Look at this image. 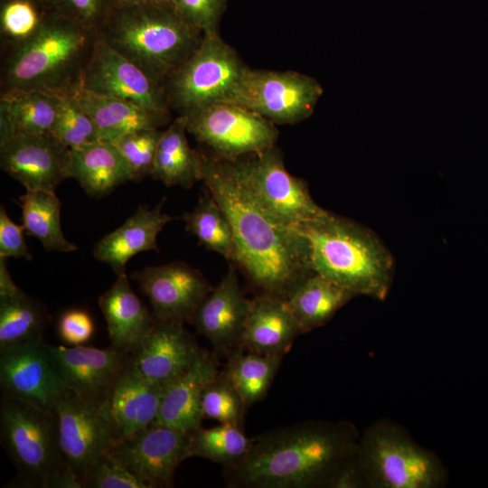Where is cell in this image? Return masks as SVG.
I'll list each match as a JSON object with an SVG mask.
<instances>
[{"label": "cell", "instance_id": "8fae6325", "mask_svg": "<svg viewBox=\"0 0 488 488\" xmlns=\"http://www.w3.org/2000/svg\"><path fill=\"white\" fill-rule=\"evenodd\" d=\"M234 163L258 201L286 224L301 227L328 212L312 198L307 183L288 173L276 145Z\"/></svg>", "mask_w": 488, "mask_h": 488}, {"label": "cell", "instance_id": "83f0119b", "mask_svg": "<svg viewBox=\"0 0 488 488\" xmlns=\"http://www.w3.org/2000/svg\"><path fill=\"white\" fill-rule=\"evenodd\" d=\"M354 296L351 291L313 271L291 288L285 301L305 333L324 325Z\"/></svg>", "mask_w": 488, "mask_h": 488}, {"label": "cell", "instance_id": "d4e9b609", "mask_svg": "<svg viewBox=\"0 0 488 488\" xmlns=\"http://www.w3.org/2000/svg\"><path fill=\"white\" fill-rule=\"evenodd\" d=\"M111 345L134 355L155 318L132 290L126 273L99 297Z\"/></svg>", "mask_w": 488, "mask_h": 488}, {"label": "cell", "instance_id": "ac0fdd59", "mask_svg": "<svg viewBox=\"0 0 488 488\" xmlns=\"http://www.w3.org/2000/svg\"><path fill=\"white\" fill-rule=\"evenodd\" d=\"M0 166L26 191L55 192L70 178V149L50 133L15 136L0 145Z\"/></svg>", "mask_w": 488, "mask_h": 488}, {"label": "cell", "instance_id": "f1b7e54d", "mask_svg": "<svg viewBox=\"0 0 488 488\" xmlns=\"http://www.w3.org/2000/svg\"><path fill=\"white\" fill-rule=\"evenodd\" d=\"M186 133L183 116H178L163 130L151 174L155 180L185 189L202 180V155L191 148Z\"/></svg>", "mask_w": 488, "mask_h": 488}, {"label": "cell", "instance_id": "bcb514c9", "mask_svg": "<svg viewBox=\"0 0 488 488\" xmlns=\"http://www.w3.org/2000/svg\"><path fill=\"white\" fill-rule=\"evenodd\" d=\"M6 259V258L0 257V299L16 296L23 293L12 279Z\"/></svg>", "mask_w": 488, "mask_h": 488}, {"label": "cell", "instance_id": "44dd1931", "mask_svg": "<svg viewBox=\"0 0 488 488\" xmlns=\"http://www.w3.org/2000/svg\"><path fill=\"white\" fill-rule=\"evenodd\" d=\"M162 392L163 385L138 374L130 362L100 407L109 423L112 442L154 424Z\"/></svg>", "mask_w": 488, "mask_h": 488}, {"label": "cell", "instance_id": "f6af8a7d", "mask_svg": "<svg viewBox=\"0 0 488 488\" xmlns=\"http://www.w3.org/2000/svg\"><path fill=\"white\" fill-rule=\"evenodd\" d=\"M331 488L368 487L364 474L359 464L356 452L346 459L332 478Z\"/></svg>", "mask_w": 488, "mask_h": 488}, {"label": "cell", "instance_id": "e575fe53", "mask_svg": "<svg viewBox=\"0 0 488 488\" xmlns=\"http://www.w3.org/2000/svg\"><path fill=\"white\" fill-rule=\"evenodd\" d=\"M252 439L240 427L221 424L211 428L198 427L190 433V456L202 457L230 466L249 450Z\"/></svg>", "mask_w": 488, "mask_h": 488}, {"label": "cell", "instance_id": "30bf717a", "mask_svg": "<svg viewBox=\"0 0 488 488\" xmlns=\"http://www.w3.org/2000/svg\"><path fill=\"white\" fill-rule=\"evenodd\" d=\"M323 92L310 76L247 67L226 102L242 106L274 124L293 125L313 114Z\"/></svg>", "mask_w": 488, "mask_h": 488}, {"label": "cell", "instance_id": "ab89813d", "mask_svg": "<svg viewBox=\"0 0 488 488\" xmlns=\"http://www.w3.org/2000/svg\"><path fill=\"white\" fill-rule=\"evenodd\" d=\"M84 488H147L108 449L88 469Z\"/></svg>", "mask_w": 488, "mask_h": 488}, {"label": "cell", "instance_id": "ba28073f", "mask_svg": "<svg viewBox=\"0 0 488 488\" xmlns=\"http://www.w3.org/2000/svg\"><path fill=\"white\" fill-rule=\"evenodd\" d=\"M247 67L218 31L203 33L198 47L162 85L171 110L187 116L227 101Z\"/></svg>", "mask_w": 488, "mask_h": 488}, {"label": "cell", "instance_id": "ee69618b", "mask_svg": "<svg viewBox=\"0 0 488 488\" xmlns=\"http://www.w3.org/2000/svg\"><path fill=\"white\" fill-rule=\"evenodd\" d=\"M24 228L14 223L8 216L4 206L0 208V257L24 258L33 260L23 238Z\"/></svg>", "mask_w": 488, "mask_h": 488}, {"label": "cell", "instance_id": "3957f363", "mask_svg": "<svg viewBox=\"0 0 488 488\" xmlns=\"http://www.w3.org/2000/svg\"><path fill=\"white\" fill-rule=\"evenodd\" d=\"M98 33L58 11L45 14L29 38L4 46L1 90L41 89L75 94Z\"/></svg>", "mask_w": 488, "mask_h": 488}, {"label": "cell", "instance_id": "60d3db41", "mask_svg": "<svg viewBox=\"0 0 488 488\" xmlns=\"http://www.w3.org/2000/svg\"><path fill=\"white\" fill-rule=\"evenodd\" d=\"M179 15L202 33L218 31L226 0H169Z\"/></svg>", "mask_w": 488, "mask_h": 488}, {"label": "cell", "instance_id": "277c9868", "mask_svg": "<svg viewBox=\"0 0 488 488\" xmlns=\"http://www.w3.org/2000/svg\"><path fill=\"white\" fill-rule=\"evenodd\" d=\"M298 228L307 241L312 271L356 296L386 298L395 272L394 258L373 230L329 211Z\"/></svg>", "mask_w": 488, "mask_h": 488}, {"label": "cell", "instance_id": "7c38bea8", "mask_svg": "<svg viewBox=\"0 0 488 488\" xmlns=\"http://www.w3.org/2000/svg\"><path fill=\"white\" fill-rule=\"evenodd\" d=\"M190 434L154 423L112 442L108 451L147 488L172 487L179 465L190 456Z\"/></svg>", "mask_w": 488, "mask_h": 488}, {"label": "cell", "instance_id": "7bdbcfd3", "mask_svg": "<svg viewBox=\"0 0 488 488\" xmlns=\"http://www.w3.org/2000/svg\"><path fill=\"white\" fill-rule=\"evenodd\" d=\"M58 334L66 343L82 345L93 335L94 324L89 314L79 309L63 313L58 322Z\"/></svg>", "mask_w": 488, "mask_h": 488}, {"label": "cell", "instance_id": "cb8c5ba5", "mask_svg": "<svg viewBox=\"0 0 488 488\" xmlns=\"http://www.w3.org/2000/svg\"><path fill=\"white\" fill-rule=\"evenodd\" d=\"M164 202L153 209L139 206L120 227L99 239L93 250L96 259L107 263L117 276L126 273V265L133 256L158 251L157 235L174 220L162 211Z\"/></svg>", "mask_w": 488, "mask_h": 488}, {"label": "cell", "instance_id": "7a4b0ae2", "mask_svg": "<svg viewBox=\"0 0 488 488\" xmlns=\"http://www.w3.org/2000/svg\"><path fill=\"white\" fill-rule=\"evenodd\" d=\"M357 445L354 427L346 422L278 427L252 438L248 453L224 467V475L233 487H329Z\"/></svg>", "mask_w": 488, "mask_h": 488}, {"label": "cell", "instance_id": "4dcf8cb0", "mask_svg": "<svg viewBox=\"0 0 488 488\" xmlns=\"http://www.w3.org/2000/svg\"><path fill=\"white\" fill-rule=\"evenodd\" d=\"M22 225L47 251L72 252L78 246L69 241L61 225V202L55 192L26 191L19 197Z\"/></svg>", "mask_w": 488, "mask_h": 488}, {"label": "cell", "instance_id": "9a60e30c", "mask_svg": "<svg viewBox=\"0 0 488 488\" xmlns=\"http://www.w3.org/2000/svg\"><path fill=\"white\" fill-rule=\"evenodd\" d=\"M152 305L155 320L190 322L212 290L196 268L182 261L148 266L132 274Z\"/></svg>", "mask_w": 488, "mask_h": 488}, {"label": "cell", "instance_id": "8992f818", "mask_svg": "<svg viewBox=\"0 0 488 488\" xmlns=\"http://www.w3.org/2000/svg\"><path fill=\"white\" fill-rule=\"evenodd\" d=\"M0 437L17 471L9 486L51 488L67 465L60 446L54 410L2 397Z\"/></svg>", "mask_w": 488, "mask_h": 488}, {"label": "cell", "instance_id": "5bb4252c", "mask_svg": "<svg viewBox=\"0 0 488 488\" xmlns=\"http://www.w3.org/2000/svg\"><path fill=\"white\" fill-rule=\"evenodd\" d=\"M80 88L171 116L162 85L99 37L83 71Z\"/></svg>", "mask_w": 488, "mask_h": 488}, {"label": "cell", "instance_id": "d590c367", "mask_svg": "<svg viewBox=\"0 0 488 488\" xmlns=\"http://www.w3.org/2000/svg\"><path fill=\"white\" fill-rule=\"evenodd\" d=\"M76 93L61 98L50 133L70 149L100 140L94 121L80 103Z\"/></svg>", "mask_w": 488, "mask_h": 488}, {"label": "cell", "instance_id": "74e56055", "mask_svg": "<svg viewBox=\"0 0 488 488\" xmlns=\"http://www.w3.org/2000/svg\"><path fill=\"white\" fill-rule=\"evenodd\" d=\"M162 133L159 128L143 129L110 141L127 164L133 181L151 175Z\"/></svg>", "mask_w": 488, "mask_h": 488}, {"label": "cell", "instance_id": "f546056e", "mask_svg": "<svg viewBox=\"0 0 488 488\" xmlns=\"http://www.w3.org/2000/svg\"><path fill=\"white\" fill-rule=\"evenodd\" d=\"M61 98L41 89L1 90L0 109L9 117L15 136L49 134Z\"/></svg>", "mask_w": 488, "mask_h": 488}, {"label": "cell", "instance_id": "603a6c76", "mask_svg": "<svg viewBox=\"0 0 488 488\" xmlns=\"http://www.w3.org/2000/svg\"><path fill=\"white\" fill-rule=\"evenodd\" d=\"M303 333L285 299L262 293L250 300L239 347L282 357Z\"/></svg>", "mask_w": 488, "mask_h": 488}, {"label": "cell", "instance_id": "d6a6232c", "mask_svg": "<svg viewBox=\"0 0 488 488\" xmlns=\"http://www.w3.org/2000/svg\"><path fill=\"white\" fill-rule=\"evenodd\" d=\"M185 230L200 245L236 265L237 251L231 224L220 204L206 191L192 211L183 215Z\"/></svg>", "mask_w": 488, "mask_h": 488}, {"label": "cell", "instance_id": "8d00e7d4", "mask_svg": "<svg viewBox=\"0 0 488 488\" xmlns=\"http://www.w3.org/2000/svg\"><path fill=\"white\" fill-rule=\"evenodd\" d=\"M246 406L233 385L223 372L206 386L202 396L203 418L221 424L241 427Z\"/></svg>", "mask_w": 488, "mask_h": 488}, {"label": "cell", "instance_id": "4fadbf2b", "mask_svg": "<svg viewBox=\"0 0 488 488\" xmlns=\"http://www.w3.org/2000/svg\"><path fill=\"white\" fill-rule=\"evenodd\" d=\"M47 350L64 389L99 407L103 405L133 356L112 345L99 349L47 344Z\"/></svg>", "mask_w": 488, "mask_h": 488}, {"label": "cell", "instance_id": "5b68a950", "mask_svg": "<svg viewBox=\"0 0 488 488\" xmlns=\"http://www.w3.org/2000/svg\"><path fill=\"white\" fill-rule=\"evenodd\" d=\"M202 36L169 1L116 5L98 31L100 40L160 85L194 52Z\"/></svg>", "mask_w": 488, "mask_h": 488}, {"label": "cell", "instance_id": "7402d4cb", "mask_svg": "<svg viewBox=\"0 0 488 488\" xmlns=\"http://www.w3.org/2000/svg\"><path fill=\"white\" fill-rule=\"evenodd\" d=\"M218 373L214 355L202 351L190 369L163 386L160 408L155 423L189 434L200 427L203 418L202 392Z\"/></svg>", "mask_w": 488, "mask_h": 488}, {"label": "cell", "instance_id": "e0dca14e", "mask_svg": "<svg viewBox=\"0 0 488 488\" xmlns=\"http://www.w3.org/2000/svg\"><path fill=\"white\" fill-rule=\"evenodd\" d=\"M54 411L64 461L82 482L90 465L112 443L109 423L100 407L70 390L58 399Z\"/></svg>", "mask_w": 488, "mask_h": 488}, {"label": "cell", "instance_id": "f35d334b", "mask_svg": "<svg viewBox=\"0 0 488 488\" xmlns=\"http://www.w3.org/2000/svg\"><path fill=\"white\" fill-rule=\"evenodd\" d=\"M47 13L31 0H4L0 11L4 46L20 42L33 35Z\"/></svg>", "mask_w": 488, "mask_h": 488}, {"label": "cell", "instance_id": "1f68e13d", "mask_svg": "<svg viewBox=\"0 0 488 488\" xmlns=\"http://www.w3.org/2000/svg\"><path fill=\"white\" fill-rule=\"evenodd\" d=\"M280 356L266 355L237 347L229 352L222 371L240 395L246 408L267 395L279 368Z\"/></svg>", "mask_w": 488, "mask_h": 488}, {"label": "cell", "instance_id": "836d02e7", "mask_svg": "<svg viewBox=\"0 0 488 488\" xmlns=\"http://www.w3.org/2000/svg\"><path fill=\"white\" fill-rule=\"evenodd\" d=\"M49 320L46 307L24 292L0 299V349L42 339Z\"/></svg>", "mask_w": 488, "mask_h": 488}, {"label": "cell", "instance_id": "b9f144b4", "mask_svg": "<svg viewBox=\"0 0 488 488\" xmlns=\"http://www.w3.org/2000/svg\"><path fill=\"white\" fill-rule=\"evenodd\" d=\"M115 6V0H58L57 11L98 33Z\"/></svg>", "mask_w": 488, "mask_h": 488}, {"label": "cell", "instance_id": "6da1fadb", "mask_svg": "<svg viewBox=\"0 0 488 488\" xmlns=\"http://www.w3.org/2000/svg\"><path fill=\"white\" fill-rule=\"evenodd\" d=\"M202 181L231 224L236 265L262 293L285 299L313 272L300 229L281 221L258 201L234 161L202 155Z\"/></svg>", "mask_w": 488, "mask_h": 488}, {"label": "cell", "instance_id": "4316f807", "mask_svg": "<svg viewBox=\"0 0 488 488\" xmlns=\"http://www.w3.org/2000/svg\"><path fill=\"white\" fill-rule=\"evenodd\" d=\"M70 178L95 198L104 197L117 186L133 181L117 147L105 140L70 149Z\"/></svg>", "mask_w": 488, "mask_h": 488}, {"label": "cell", "instance_id": "ffe728a7", "mask_svg": "<svg viewBox=\"0 0 488 488\" xmlns=\"http://www.w3.org/2000/svg\"><path fill=\"white\" fill-rule=\"evenodd\" d=\"M235 264L196 311L192 323L218 352H230L239 346L250 300L239 286Z\"/></svg>", "mask_w": 488, "mask_h": 488}, {"label": "cell", "instance_id": "c3c4849f", "mask_svg": "<svg viewBox=\"0 0 488 488\" xmlns=\"http://www.w3.org/2000/svg\"><path fill=\"white\" fill-rule=\"evenodd\" d=\"M166 1L169 0H115L116 5H129Z\"/></svg>", "mask_w": 488, "mask_h": 488}, {"label": "cell", "instance_id": "9c48e42d", "mask_svg": "<svg viewBox=\"0 0 488 488\" xmlns=\"http://www.w3.org/2000/svg\"><path fill=\"white\" fill-rule=\"evenodd\" d=\"M183 117L187 132L222 160L259 154L278 137L276 124L232 102H216Z\"/></svg>", "mask_w": 488, "mask_h": 488}, {"label": "cell", "instance_id": "2e32d148", "mask_svg": "<svg viewBox=\"0 0 488 488\" xmlns=\"http://www.w3.org/2000/svg\"><path fill=\"white\" fill-rule=\"evenodd\" d=\"M2 397L13 398L54 410L67 390L51 361L42 339L0 349Z\"/></svg>", "mask_w": 488, "mask_h": 488}, {"label": "cell", "instance_id": "d6986e66", "mask_svg": "<svg viewBox=\"0 0 488 488\" xmlns=\"http://www.w3.org/2000/svg\"><path fill=\"white\" fill-rule=\"evenodd\" d=\"M202 351L183 323L155 319L132 356L131 367L146 380L164 386L190 369Z\"/></svg>", "mask_w": 488, "mask_h": 488}, {"label": "cell", "instance_id": "7dc6e473", "mask_svg": "<svg viewBox=\"0 0 488 488\" xmlns=\"http://www.w3.org/2000/svg\"><path fill=\"white\" fill-rule=\"evenodd\" d=\"M46 12L57 11L58 0H31Z\"/></svg>", "mask_w": 488, "mask_h": 488}, {"label": "cell", "instance_id": "52a82bcc", "mask_svg": "<svg viewBox=\"0 0 488 488\" xmlns=\"http://www.w3.org/2000/svg\"><path fill=\"white\" fill-rule=\"evenodd\" d=\"M356 455L368 487L436 488L446 477L436 455L389 422L370 427L357 445Z\"/></svg>", "mask_w": 488, "mask_h": 488}, {"label": "cell", "instance_id": "484cf974", "mask_svg": "<svg viewBox=\"0 0 488 488\" xmlns=\"http://www.w3.org/2000/svg\"><path fill=\"white\" fill-rule=\"evenodd\" d=\"M80 103L94 121L100 140L113 141L124 135L158 129L171 121L164 115L124 99L79 89Z\"/></svg>", "mask_w": 488, "mask_h": 488}]
</instances>
